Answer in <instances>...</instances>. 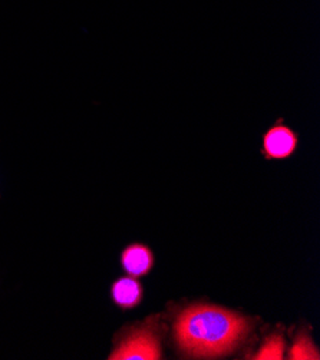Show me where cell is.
I'll list each match as a JSON object with an SVG mask.
<instances>
[{
	"mask_svg": "<svg viewBox=\"0 0 320 360\" xmlns=\"http://www.w3.org/2000/svg\"><path fill=\"white\" fill-rule=\"evenodd\" d=\"M250 321L219 306L194 304L174 325L180 350L194 359H216L233 352L250 332Z\"/></svg>",
	"mask_w": 320,
	"mask_h": 360,
	"instance_id": "obj_1",
	"label": "cell"
},
{
	"mask_svg": "<svg viewBox=\"0 0 320 360\" xmlns=\"http://www.w3.org/2000/svg\"><path fill=\"white\" fill-rule=\"evenodd\" d=\"M161 342L157 333L146 326L127 335L108 356L110 360H158Z\"/></svg>",
	"mask_w": 320,
	"mask_h": 360,
	"instance_id": "obj_2",
	"label": "cell"
},
{
	"mask_svg": "<svg viewBox=\"0 0 320 360\" xmlns=\"http://www.w3.org/2000/svg\"><path fill=\"white\" fill-rule=\"evenodd\" d=\"M297 147V132L284 124L283 118L276 120L262 136V155L267 161L288 160L296 153Z\"/></svg>",
	"mask_w": 320,
	"mask_h": 360,
	"instance_id": "obj_3",
	"label": "cell"
},
{
	"mask_svg": "<svg viewBox=\"0 0 320 360\" xmlns=\"http://www.w3.org/2000/svg\"><path fill=\"white\" fill-rule=\"evenodd\" d=\"M121 264L128 276L144 277L153 270L154 255L147 245L135 243L122 251Z\"/></svg>",
	"mask_w": 320,
	"mask_h": 360,
	"instance_id": "obj_4",
	"label": "cell"
},
{
	"mask_svg": "<svg viewBox=\"0 0 320 360\" xmlns=\"http://www.w3.org/2000/svg\"><path fill=\"white\" fill-rule=\"evenodd\" d=\"M142 285L135 277H121L111 285V299L122 310L136 307L142 300Z\"/></svg>",
	"mask_w": 320,
	"mask_h": 360,
	"instance_id": "obj_5",
	"label": "cell"
},
{
	"mask_svg": "<svg viewBox=\"0 0 320 360\" xmlns=\"http://www.w3.org/2000/svg\"><path fill=\"white\" fill-rule=\"evenodd\" d=\"M286 349V342L280 333H274L264 340L262 347L252 356L255 360H281Z\"/></svg>",
	"mask_w": 320,
	"mask_h": 360,
	"instance_id": "obj_6",
	"label": "cell"
},
{
	"mask_svg": "<svg viewBox=\"0 0 320 360\" xmlns=\"http://www.w3.org/2000/svg\"><path fill=\"white\" fill-rule=\"evenodd\" d=\"M290 360H319L320 353L309 335L302 333L289 350Z\"/></svg>",
	"mask_w": 320,
	"mask_h": 360,
	"instance_id": "obj_7",
	"label": "cell"
},
{
	"mask_svg": "<svg viewBox=\"0 0 320 360\" xmlns=\"http://www.w3.org/2000/svg\"><path fill=\"white\" fill-rule=\"evenodd\" d=\"M0 197H2V195H0Z\"/></svg>",
	"mask_w": 320,
	"mask_h": 360,
	"instance_id": "obj_8",
	"label": "cell"
}]
</instances>
